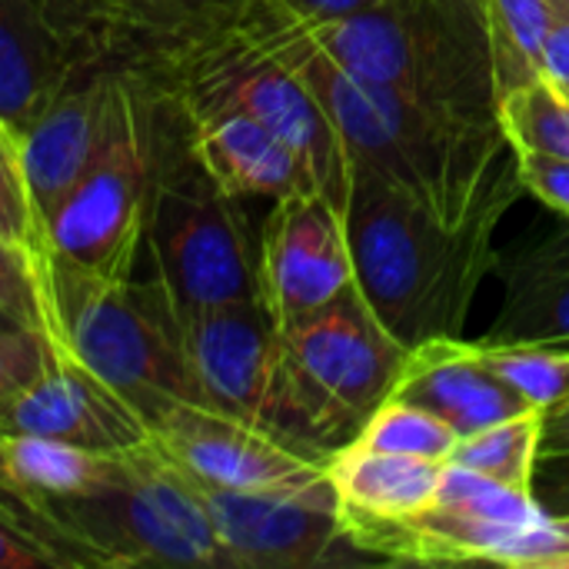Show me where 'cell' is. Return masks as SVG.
Returning <instances> with one entry per match:
<instances>
[{"instance_id":"cell-31","label":"cell","mask_w":569,"mask_h":569,"mask_svg":"<svg viewBox=\"0 0 569 569\" xmlns=\"http://www.w3.org/2000/svg\"><path fill=\"white\" fill-rule=\"evenodd\" d=\"M513 157L523 190L569 220V160L537 150H513Z\"/></svg>"},{"instance_id":"cell-1","label":"cell","mask_w":569,"mask_h":569,"mask_svg":"<svg viewBox=\"0 0 569 569\" xmlns=\"http://www.w3.org/2000/svg\"><path fill=\"white\" fill-rule=\"evenodd\" d=\"M350 163L343 220L363 300L407 350L433 337H460L483 277L497 270V227L527 193L520 170L467 223L450 227L373 167Z\"/></svg>"},{"instance_id":"cell-17","label":"cell","mask_w":569,"mask_h":569,"mask_svg":"<svg viewBox=\"0 0 569 569\" xmlns=\"http://www.w3.org/2000/svg\"><path fill=\"white\" fill-rule=\"evenodd\" d=\"M87 63L93 60L57 33L37 0H0V137L17 147Z\"/></svg>"},{"instance_id":"cell-13","label":"cell","mask_w":569,"mask_h":569,"mask_svg":"<svg viewBox=\"0 0 569 569\" xmlns=\"http://www.w3.org/2000/svg\"><path fill=\"white\" fill-rule=\"evenodd\" d=\"M357 283L343 213L317 190L273 200L257 243L260 303L280 327Z\"/></svg>"},{"instance_id":"cell-37","label":"cell","mask_w":569,"mask_h":569,"mask_svg":"<svg viewBox=\"0 0 569 569\" xmlns=\"http://www.w3.org/2000/svg\"><path fill=\"white\" fill-rule=\"evenodd\" d=\"M553 527H557V533L567 540V547H569V517H553Z\"/></svg>"},{"instance_id":"cell-30","label":"cell","mask_w":569,"mask_h":569,"mask_svg":"<svg viewBox=\"0 0 569 569\" xmlns=\"http://www.w3.org/2000/svg\"><path fill=\"white\" fill-rule=\"evenodd\" d=\"M0 233L33 257V230H30L23 177L17 167V153L3 137H0Z\"/></svg>"},{"instance_id":"cell-32","label":"cell","mask_w":569,"mask_h":569,"mask_svg":"<svg viewBox=\"0 0 569 569\" xmlns=\"http://www.w3.org/2000/svg\"><path fill=\"white\" fill-rule=\"evenodd\" d=\"M70 569L67 560L33 530L0 510V569Z\"/></svg>"},{"instance_id":"cell-4","label":"cell","mask_w":569,"mask_h":569,"mask_svg":"<svg viewBox=\"0 0 569 569\" xmlns=\"http://www.w3.org/2000/svg\"><path fill=\"white\" fill-rule=\"evenodd\" d=\"M303 27L353 77L430 110L500 120L483 0H377Z\"/></svg>"},{"instance_id":"cell-27","label":"cell","mask_w":569,"mask_h":569,"mask_svg":"<svg viewBox=\"0 0 569 569\" xmlns=\"http://www.w3.org/2000/svg\"><path fill=\"white\" fill-rule=\"evenodd\" d=\"M57 343L43 327H7L0 330V413L53 363Z\"/></svg>"},{"instance_id":"cell-39","label":"cell","mask_w":569,"mask_h":569,"mask_svg":"<svg viewBox=\"0 0 569 569\" xmlns=\"http://www.w3.org/2000/svg\"><path fill=\"white\" fill-rule=\"evenodd\" d=\"M560 233H563V237H567V240H569V227H563V230H560Z\"/></svg>"},{"instance_id":"cell-34","label":"cell","mask_w":569,"mask_h":569,"mask_svg":"<svg viewBox=\"0 0 569 569\" xmlns=\"http://www.w3.org/2000/svg\"><path fill=\"white\" fill-rule=\"evenodd\" d=\"M533 497L550 517H569V450L540 453Z\"/></svg>"},{"instance_id":"cell-20","label":"cell","mask_w":569,"mask_h":569,"mask_svg":"<svg viewBox=\"0 0 569 569\" xmlns=\"http://www.w3.org/2000/svg\"><path fill=\"white\" fill-rule=\"evenodd\" d=\"M440 460L400 457L343 443L327 457V477L340 500V523H390L427 507L443 477Z\"/></svg>"},{"instance_id":"cell-29","label":"cell","mask_w":569,"mask_h":569,"mask_svg":"<svg viewBox=\"0 0 569 569\" xmlns=\"http://www.w3.org/2000/svg\"><path fill=\"white\" fill-rule=\"evenodd\" d=\"M0 307L13 313L20 323H40V287H37V263L27 250L10 243L0 233Z\"/></svg>"},{"instance_id":"cell-28","label":"cell","mask_w":569,"mask_h":569,"mask_svg":"<svg viewBox=\"0 0 569 569\" xmlns=\"http://www.w3.org/2000/svg\"><path fill=\"white\" fill-rule=\"evenodd\" d=\"M37 7L63 40H70L90 60H103V43L120 0H37Z\"/></svg>"},{"instance_id":"cell-25","label":"cell","mask_w":569,"mask_h":569,"mask_svg":"<svg viewBox=\"0 0 569 569\" xmlns=\"http://www.w3.org/2000/svg\"><path fill=\"white\" fill-rule=\"evenodd\" d=\"M457 440H460V433L450 423H443L440 417H433L430 410L407 403V400H383L350 443L367 447V450L447 463Z\"/></svg>"},{"instance_id":"cell-7","label":"cell","mask_w":569,"mask_h":569,"mask_svg":"<svg viewBox=\"0 0 569 569\" xmlns=\"http://www.w3.org/2000/svg\"><path fill=\"white\" fill-rule=\"evenodd\" d=\"M163 107V97L120 70L110 137L57 210L37 260L47 257L93 277H133L147 250Z\"/></svg>"},{"instance_id":"cell-8","label":"cell","mask_w":569,"mask_h":569,"mask_svg":"<svg viewBox=\"0 0 569 569\" xmlns=\"http://www.w3.org/2000/svg\"><path fill=\"white\" fill-rule=\"evenodd\" d=\"M347 547L387 563H500L547 569L567 550L533 493L447 463L427 507L390 523L343 527Z\"/></svg>"},{"instance_id":"cell-5","label":"cell","mask_w":569,"mask_h":569,"mask_svg":"<svg viewBox=\"0 0 569 569\" xmlns=\"http://www.w3.org/2000/svg\"><path fill=\"white\" fill-rule=\"evenodd\" d=\"M163 130L150 190L147 250L177 317L260 300L257 250L240 200L223 193L190 150L183 113L163 97Z\"/></svg>"},{"instance_id":"cell-11","label":"cell","mask_w":569,"mask_h":569,"mask_svg":"<svg viewBox=\"0 0 569 569\" xmlns=\"http://www.w3.org/2000/svg\"><path fill=\"white\" fill-rule=\"evenodd\" d=\"M203 497L233 569L323 567L347 543L327 470L293 487L203 490Z\"/></svg>"},{"instance_id":"cell-16","label":"cell","mask_w":569,"mask_h":569,"mask_svg":"<svg viewBox=\"0 0 569 569\" xmlns=\"http://www.w3.org/2000/svg\"><path fill=\"white\" fill-rule=\"evenodd\" d=\"M390 400L430 410L460 437L533 410L480 360L477 340L463 337H433L413 347Z\"/></svg>"},{"instance_id":"cell-21","label":"cell","mask_w":569,"mask_h":569,"mask_svg":"<svg viewBox=\"0 0 569 569\" xmlns=\"http://www.w3.org/2000/svg\"><path fill=\"white\" fill-rule=\"evenodd\" d=\"M117 467H120V453H97V450H83V447H73L63 440L0 430L3 477L43 517H47V507H53V503L80 500V497H90L100 487H107L113 480Z\"/></svg>"},{"instance_id":"cell-23","label":"cell","mask_w":569,"mask_h":569,"mask_svg":"<svg viewBox=\"0 0 569 569\" xmlns=\"http://www.w3.org/2000/svg\"><path fill=\"white\" fill-rule=\"evenodd\" d=\"M550 13L553 0H483L500 100L543 77V37Z\"/></svg>"},{"instance_id":"cell-26","label":"cell","mask_w":569,"mask_h":569,"mask_svg":"<svg viewBox=\"0 0 569 569\" xmlns=\"http://www.w3.org/2000/svg\"><path fill=\"white\" fill-rule=\"evenodd\" d=\"M480 360L517 390L533 410H550L569 397V347L547 343H480Z\"/></svg>"},{"instance_id":"cell-38","label":"cell","mask_w":569,"mask_h":569,"mask_svg":"<svg viewBox=\"0 0 569 569\" xmlns=\"http://www.w3.org/2000/svg\"><path fill=\"white\" fill-rule=\"evenodd\" d=\"M17 323H20V320H17L13 313H7V310L0 307V330H7V327H17ZM27 327H30V323H27Z\"/></svg>"},{"instance_id":"cell-10","label":"cell","mask_w":569,"mask_h":569,"mask_svg":"<svg viewBox=\"0 0 569 569\" xmlns=\"http://www.w3.org/2000/svg\"><path fill=\"white\" fill-rule=\"evenodd\" d=\"M180 323L203 407L253 423L303 457L327 463L297 413L280 330L260 300L210 307Z\"/></svg>"},{"instance_id":"cell-36","label":"cell","mask_w":569,"mask_h":569,"mask_svg":"<svg viewBox=\"0 0 569 569\" xmlns=\"http://www.w3.org/2000/svg\"><path fill=\"white\" fill-rule=\"evenodd\" d=\"M273 7H280L283 13L297 17L300 23H323V20H337L357 10H367L377 0H270Z\"/></svg>"},{"instance_id":"cell-19","label":"cell","mask_w":569,"mask_h":569,"mask_svg":"<svg viewBox=\"0 0 569 569\" xmlns=\"http://www.w3.org/2000/svg\"><path fill=\"white\" fill-rule=\"evenodd\" d=\"M503 307L480 343L569 347V240L557 230L497 260Z\"/></svg>"},{"instance_id":"cell-33","label":"cell","mask_w":569,"mask_h":569,"mask_svg":"<svg viewBox=\"0 0 569 569\" xmlns=\"http://www.w3.org/2000/svg\"><path fill=\"white\" fill-rule=\"evenodd\" d=\"M0 510H7L13 520H20L27 530H33V533H37L43 543H50V547H53V550H57V553L67 560V567L70 569L87 567V560H83V557H80V553L70 547V540H67V537H63V533H60V530H57V527H53V523H50L43 513H37V510H33V507H30V503H27V500H23L17 490L7 483L3 470H0Z\"/></svg>"},{"instance_id":"cell-22","label":"cell","mask_w":569,"mask_h":569,"mask_svg":"<svg viewBox=\"0 0 569 569\" xmlns=\"http://www.w3.org/2000/svg\"><path fill=\"white\" fill-rule=\"evenodd\" d=\"M543 420L547 410H527L520 417L467 433L457 440L447 463L467 467L503 487L533 493V477L543 453Z\"/></svg>"},{"instance_id":"cell-3","label":"cell","mask_w":569,"mask_h":569,"mask_svg":"<svg viewBox=\"0 0 569 569\" xmlns=\"http://www.w3.org/2000/svg\"><path fill=\"white\" fill-rule=\"evenodd\" d=\"M40 323L53 343L117 390L153 427L177 403H200L183 323L153 277H93L37 260Z\"/></svg>"},{"instance_id":"cell-40","label":"cell","mask_w":569,"mask_h":569,"mask_svg":"<svg viewBox=\"0 0 569 569\" xmlns=\"http://www.w3.org/2000/svg\"><path fill=\"white\" fill-rule=\"evenodd\" d=\"M567 93H569V90H567Z\"/></svg>"},{"instance_id":"cell-18","label":"cell","mask_w":569,"mask_h":569,"mask_svg":"<svg viewBox=\"0 0 569 569\" xmlns=\"http://www.w3.org/2000/svg\"><path fill=\"white\" fill-rule=\"evenodd\" d=\"M183 120L193 157L223 193L280 200L297 190H317L303 157L263 120L243 110H207Z\"/></svg>"},{"instance_id":"cell-24","label":"cell","mask_w":569,"mask_h":569,"mask_svg":"<svg viewBox=\"0 0 569 569\" xmlns=\"http://www.w3.org/2000/svg\"><path fill=\"white\" fill-rule=\"evenodd\" d=\"M500 127L513 150L569 160V93L547 77L500 100Z\"/></svg>"},{"instance_id":"cell-2","label":"cell","mask_w":569,"mask_h":569,"mask_svg":"<svg viewBox=\"0 0 569 569\" xmlns=\"http://www.w3.org/2000/svg\"><path fill=\"white\" fill-rule=\"evenodd\" d=\"M283 40L293 67L327 110L350 160L430 207L443 223H467L490 193L517 170L500 120H467L430 110L333 63L287 13Z\"/></svg>"},{"instance_id":"cell-15","label":"cell","mask_w":569,"mask_h":569,"mask_svg":"<svg viewBox=\"0 0 569 569\" xmlns=\"http://www.w3.org/2000/svg\"><path fill=\"white\" fill-rule=\"evenodd\" d=\"M0 430L63 440L97 453H127L150 440L147 420L60 347L53 363L0 413Z\"/></svg>"},{"instance_id":"cell-35","label":"cell","mask_w":569,"mask_h":569,"mask_svg":"<svg viewBox=\"0 0 569 569\" xmlns=\"http://www.w3.org/2000/svg\"><path fill=\"white\" fill-rule=\"evenodd\" d=\"M543 77L569 90V0H553L550 27L543 37Z\"/></svg>"},{"instance_id":"cell-14","label":"cell","mask_w":569,"mask_h":569,"mask_svg":"<svg viewBox=\"0 0 569 569\" xmlns=\"http://www.w3.org/2000/svg\"><path fill=\"white\" fill-rule=\"evenodd\" d=\"M150 440L203 490H277L327 470L273 433L203 403L170 407L150 427Z\"/></svg>"},{"instance_id":"cell-6","label":"cell","mask_w":569,"mask_h":569,"mask_svg":"<svg viewBox=\"0 0 569 569\" xmlns=\"http://www.w3.org/2000/svg\"><path fill=\"white\" fill-rule=\"evenodd\" d=\"M87 567L233 569L203 490L153 440L120 453L107 487L47 507Z\"/></svg>"},{"instance_id":"cell-9","label":"cell","mask_w":569,"mask_h":569,"mask_svg":"<svg viewBox=\"0 0 569 569\" xmlns=\"http://www.w3.org/2000/svg\"><path fill=\"white\" fill-rule=\"evenodd\" d=\"M277 330L297 413L313 447L330 457L390 400L410 350L380 323L357 283Z\"/></svg>"},{"instance_id":"cell-12","label":"cell","mask_w":569,"mask_h":569,"mask_svg":"<svg viewBox=\"0 0 569 569\" xmlns=\"http://www.w3.org/2000/svg\"><path fill=\"white\" fill-rule=\"evenodd\" d=\"M117 87V67L103 60L87 63L13 147L30 207L33 263L47 247V230L57 210L63 207L67 193L90 170V163L97 160L110 137Z\"/></svg>"}]
</instances>
